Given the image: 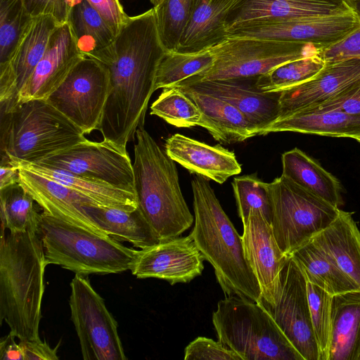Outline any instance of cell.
Segmentation results:
<instances>
[{
  "mask_svg": "<svg viewBox=\"0 0 360 360\" xmlns=\"http://www.w3.org/2000/svg\"><path fill=\"white\" fill-rule=\"evenodd\" d=\"M83 57L68 24L59 25L52 33L42 58L20 90L16 103L46 100Z\"/></svg>",
  "mask_w": 360,
  "mask_h": 360,
  "instance_id": "obj_21",
  "label": "cell"
},
{
  "mask_svg": "<svg viewBox=\"0 0 360 360\" xmlns=\"http://www.w3.org/2000/svg\"><path fill=\"white\" fill-rule=\"evenodd\" d=\"M356 9L343 0H238L229 11L226 27L228 33L247 22L298 20Z\"/></svg>",
  "mask_w": 360,
  "mask_h": 360,
  "instance_id": "obj_17",
  "label": "cell"
},
{
  "mask_svg": "<svg viewBox=\"0 0 360 360\" xmlns=\"http://www.w3.org/2000/svg\"><path fill=\"white\" fill-rule=\"evenodd\" d=\"M359 79L360 58L326 63L311 79L281 91L279 118L316 108Z\"/></svg>",
  "mask_w": 360,
  "mask_h": 360,
  "instance_id": "obj_20",
  "label": "cell"
},
{
  "mask_svg": "<svg viewBox=\"0 0 360 360\" xmlns=\"http://www.w3.org/2000/svg\"><path fill=\"white\" fill-rule=\"evenodd\" d=\"M360 28V12L281 22H252L236 26L228 37H252L302 43L319 50L332 46Z\"/></svg>",
  "mask_w": 360,
  "mask_h": 360,
  "instance_id": "obj_14",
  "label": "cell"
},
{
  "mask_svg": "<svg viewBox=\"0 0 360 360\" xmlns=\"http://www.w3.org/2000/svg\"><path fill=\"white\" fill-rule=\"evenodd\" d=\"M11 162L18 167L34 172L82 194L100 205L117 207L127 211H132L138 207L134 192L112 186L62 169L22 161L11 160Z\"/></svg>",
  "mask_w": 360,
  "mask_h": 360,
  "instance_id": "obj_29",
  "label": "cell"
},
{
  "mask_svg": "<svg viewBox=\"0 0 360 360\" xmlns=\"http://www.w3.org/2000/svg\"><path fill=\"white\" fill-rule=\"evenodd\" d=\"M212 323L219 341L243 360H304L260 302L226 296L218 302Z\"/></svg>",
  "mask_w": 360,
  "mask_h": 360,
  "instance_id": "obj_7",
  "label": "cell"
},
{
  "mask_svg": "<svg viewBox=\"0 0 360 360\" xmlns=\"http://www.w3.org/2000/svg\"><path fill=\"white\" fill-rule=\"evenodd\" d=\"M115 35L128 18L119 0H86Z\"/></svg>",
  "mask_w": 360,
  "mask_h": 360,
  "instance_id": "obj_46",
  "label": "cell"
},
{
  "mask_svg": "<svg viewBox=\"0 0 360 360\" xmlns=\"http://www.w3.org/2000/svg\"><path fill=\"white\" fill-rule=\"evenodd\" d=\"M37 233L47 264L75 274H117L131 270L138 250L110 236H101L67 221L41 213Z\"/></svg>",
  "mask_w": 360,
  "mask_h": 360,
  "instance_id": "obj_6",
  "label": "cell"
},
{
  "mask_svg": "<svg viewBox=\"0 0 360 360\" xmlns=\"http://www.w3.org/2000/svg\"><path fill=\"white\" fill-rule=\"evenodd\" d=\"M313 238L360 288V231L352 213L340 209L334 221Z\"/></svg>",
  "mask_w": 360,
  "mask_h": 360,
  "instance_id": "obj_28",
  "label": "cell"
},
{
  "mask_svg": "<svg viewBox=\"0 0 360 360\" xmlns=\"http://www.w3.org/2000/svg\"><path fill=\"white\" fill-rule=\"evenodd\" d=\"M150 114L178 128L198 126L201 119L196 104L177 86L163 89L152 103Z\"/></svg>",
  "mask_w": 360,
  "mask_h": 360,
  "instance_id": "obj_39",
  "label": "cell"
},
{
  "mask_svg": "<svg viewBox=\"0 0 360 360\" xmlns=\"http://www.w3.org/2000/svg\"><path fill=\"white\" fill-rule=\"evenodd\" d=\"M282 174L295 184L339 208L342 188L339 180L297 148L281 155Z\"/></svg>",
  "mask_w": 360,
  "mask_h": 360,
  "instance_id": "obj_31",
  "label": "cell"
},
{
  "mask_svg": "<svg viewBox=\"0 0 360 360\" xmlns=\"http://www.w3.org/2000/svg\"><path fill=\"white\" fill-rule=\"evenodd\" d=\"M325 65L319 51L275 68L258 77L256 84L264 92L282 91L311 79Z\"/></svg>",
  "mask_w": 360,
  "mask_h": 360,
  "instance_id": "obj_36",
  "label": "cell"
},
{
  "mask_svg": "<svg viewBox=\"0 0 360 360\" xmlns=\"http://www.w3.org/2000/svg\"><path fill=\"white\" fill-rule=\"evenodd\" d=\"M330 110H340L350 114L360 115V79L316 108L299 112Z\"/></svg>",
  "mask_w": 360,
  "mask_h": 360,
  "instance_id": "obj_43",
  "label": "cell"
},
{
  "mask_svg": "<svg viewBox=\"0 0 360 360\" xmlns=\"http://www.w3.org/2000/svg\"><path fill=\"white\" fill-rule=\"evenodd\" d=\"M58 25L51 15L34 18L11 60L0 68V108L16 103L20 90L42 58L50 37Z\"/></svg>",
  "mask_w": 360,
  "mask_h": 360,
  "instance_id": "obj_19",
  "label": "cell"
},
{
  "mask_svg": "<svg viewBox=\"0 0 360 360\" xmlns=\"http://www.w3.org/2000/svg\"><path fill=\"white\" fill-rule=\"evenodd\" d=\"M15 336L9 333L0 341V359L24 360V354L20 343H16Z\"/></svg>",
  "mask_w": 360,
  "mask_h": 360,
  "instance_id": "obj_48",
  "label": "cell"
},
{
  "mask_svg": "<svg viewBox=\"0 0 360 360\" xmlns=\"http://www.w3.org/2000/svg\"><path fill=\"white\" fill-rule=\"evenodd\" d=\"M214 61V55L211 49L193 53L167 51L158 66L155 90L176 86L209 69Z\"/></svg>",
  "mask_w": 360,
  "mask_h": 360,
  "instance_id": "obj_35",
  "label": "cell"
},
{
  "mask_svg": "<svg viewBox=\"0 0 360 360\" xmlns=\"http://www.w3.org/2000/svg\"><path fill=\"white\" fill-rule=\"evenodd\" d=\"M238 0H200L176 51L193 53L208 50L228 38L226 20Z\"/></svg>",
  "mask_w": 360,
  "mask_h": 360,
  "instance_id": "obj_25",
  "label": "cell"
},
{
  "mask_svg": "<svg viewBox=\"0 0 360 360\" xmlns=\"http://www.w3.org/2000/svg\"><path fill=\"white\" fill-rule=\"evenodd\" d=\"M185 360H243L234 351L220 341L206 337H198L184 349Z\"/></svg>",
  "mask_w": 360,
  "mask_h": 360,
  "instance_id": "obj_42",
  "label": "cell"
},
{
  "mask_svg": "<svg viewBox=\"0 0 360 360\" xmlns=\"http://www.w3.org/2000/svg\"><path fill=\"white\" fill-rule=\"evenodd\" d=\"M19 174L20 184L43 212L97 234L108 236L83 209L84 205H100L97 202L28 169L19 167Z\"/></svg>",
  "mask_w": 360,
  "mask_h": 360,
  "instance_id": "obj_22",
  "label": "cell"
},
{
  "mask_svg": "<svg viewBox=\"0 0 360 360\" xmlns=\"http://www.w3.org/2000/svg\"><path fill=\"white\" fill-rule=\"evenodd\" d=\"M34 202L20 183L0 188L1 227L13 233L37 231L41 213Z\"/></svg>",
  "mask_w": 360,
  "mask_h": 360,
  "instance_id": "obj_34",
  "label": "cell"
},
{
  "mask_svg": "<svg viewBox=\"0 0 360 360\" xmlns=\"http://www.w3.org/2000/svg\"><path fill=\"white\" fill-rule=\"evenodd\" d=\"M33 20L25 0H0V68L11 60Z\"/></svg>",
  "mask_w": 360,
  "mask_h": 360,
  "instance_id": "obj_38",
  "label": "cell"
},
{
  "mask_svg": "<svg viewBox=\"0 0 360 360\" xmlns=\"http://www.w3.org/2000/svg\"><path fill=\"white\" fill-rule=\"evenodd\" d=\"M109 91L106 66L83 57L46 100L88 134L99 130Z\"/></svg>",
  "mask_w": 360,
  "mask_h": 360,
  "instance_id": "obj_10",
  "label": "cell"
},
{
  "mask_svg": "<svg viewBox=\"0 0 360 360\" xmlns=\"http://www.w3.org/2000/svg\"><path fill=\"white\" fill-rule=\"evenodd\" d=\"M343 1H345L348 2L349 4H351L355 6L354 0H343Z\"/></svg>",
  "mask_w": 360,
  "mask_h": 360,
  "instance_id": "obj_51",
  "label": "cell"
},
{
  "mask_svg": "<svg viewBox=\"0 0 360 360\" xmlns=\"http://www.w3.org/2000/svg\"><path fill=\"white\" fill-rule=\"evenodd\" d=\"M305 275L290 255L281 272V289L274 306L260 301L280 329L303 357L319 360L313 330Z\"/></svg>",
  "mask_w": 360,
  "mask_h": 360,
  "instance_id": "obj_13",
  "label": "cell"
},
{
  "mask_svg": "<svg viewBox=\"0 0 360 360\" xmlns=\"http://www.w3.org/2000/svg\"><path fill=\"white\" fill-rule=\"evenodd\" d=\"M320 54L325 63L360 58V28L333 46L320 50Z\"/></svg>",
  "mask_w": 360,
  "mask_h": 360,
  "instance_id": "obj_45",
  "label": "cell"
},
{
  "mask_svg": "<svg viewBox=\"0 0 360 360\" xmlns=\"http://www.w3.org/2000/svg\"><path fill=\"white\" fill-rule=\"evenodd\" d=\"M200 0H162L154 6L161 42L167 51H175Z\"/></svg>",
  "mask_w": 360,
  "mask_h": 360,
  "instance_id": "obj_37",
  "label": "cell"
},
{
  "mask_svg": "<svg viewBox=\"0 0 360 360\" xmlns=\"http://www.w3.org/2000/svg\"><path fill=\"white\" fill-rule=\"evenodd\" d=\"M290 255L300 266L308 281L330 295L360 290L313 238Z\"/></svg>",
  "mask_w": 360,
  "mask_h": 360,
  "instance_id": "obj_33",
  "label": "cell"
},
{
  "mask_svg": "<svg viewBox=\"0 0 360 360\" xmlns=\"http://www.w3.org/2000/svg\"><path fill=\"white\" fill-rule=\"evenodd\" d=\"M356 141L360 143V138L356 139Z\"/></svg>",
  "mask_w": 360,
  "mask_h": 360,
  "instance_id": "obj_52",
  "label": "cell"
},
{
  "mask_svg": "<svg viewBox=\"0 0 360 360\" xmlns=\"http://www.w3.org/2000/svg\"><path fill=\"white\" fill-rule=\"evenodd\" d=\"M271 207V226L283 253L295 250L327 228L340 208L281 175L267 183Z\"/></svg>",
  "mask_w": 360,
  "mask_h": 360,
  "instance_id": "obj_8",
  "label": "cell"
},
{
  "mask_svg": "<svg viewBox=\"0 0 360 360\" xmlns=\"http://www.w3.org/2000/svg\"><path fill=\"white\" fill-rule=\"evenodd\" d=\"M75 0H25L28 13L33 17L52 16L59 25L67 22Z\"/></svg>",
  "mask_w": 360,
  "mask_h": 360,
  "instance_id": "obj_44",
  "label": "cell"
},
{
  "mask_svg": "<svg viewBox=\"0 0 360 360\" xmlns=\"http://www.w3.org/2000/svg\"><path fill=\"white\" fill-rule=\"evenodd\" d=\"M71 320L84 360H126L117 323L103 299L84 275L75 274L70 283Z\"/></svg>",
  "mask_w": 360,
  "mask_h": 360,
  "instance_id": "obj_11",
  "label": "cell"
},
{
  "mask_svg": "<svg viewBox=\"0 0 360 360\" xmlns=\"http://www.w3.org/2000/svg\"><path fill=\"white\" fill-rule=\"evenodd\" d=\"M194 226L191 232L205 260L211 264L227 296L260 302L261 290L248 264L242 237L224 211L209 179L195 174L191 180Z\"/></svg>",
  "mask_w": 360,
  "mask_h": 360,
  "instance_id": "obj_3",
  "label": "cell"
},
{
  "mask_svg": "<svg viewBox=\"0 0 360 360\" xmlns=\"http://www.w3.org/2000/svg\"><path fill=\"white\" fill-rule=\"evenodd\" d=\"M0 188L19 183V167L13 165L8 156L1 154Z\"/></svg>",
  "mask_w": 360,
  "mask_h": 360,
  "instance_id": "obj_49",
  "label": "cell"
},
{
  "mask_svg": "<svg viewBox=\"0 0 360 360\" xmlns=\"http://www.w3.org/2000/svg\"><path fill=\"white\" fill-rule=\"evenodd\" d=\"M165 150L171 159L191 173L219 184L241 172L234 152L219 145L212 146L180 134H173L166 139Z\"/></svg>",
  "mask_w": 360,
  "mask_h": 360,
  "instance_id": "obj_23",
  "label": "cell"
},
{
  "mask_svg": "<svg viewBox=\"0 0 360 360\" xmlns=\"http://www.w3.org/2000/svg\"><path fill=\"white\" fill-rule=\"evenodd\" d=\"M24 354V360H58L57 347L52 349L46 341L39 339L20 341Z\"/></svg>",
  "mask_w": 360,
  "mask_h": 360,
  "instance_id": "obj_47",
  "label": "cell"
},
{
  "mask_svg": "<svg viewBox=\"0 0 360 360\" xmlns=\"http://www.w3.org/2000/svg\"><path fill=\"white\" fill-rule=\"evenodd\" d=\"M166 52L153 8L129 16L110 52L100 60L109 72L110 91L98 131L103 139L124 151L138 127L144 125L158 66Z\"/></svg>",
  "mask_w": 360,
  "mask_h": 360,
  "instance_id": "obj_1",
  "label": "cell"
},
{
  "mask_svg": "<svg viewBox=\"0 0 360 360\" xmlns=\"http://www.w3.org/2000/svg\"><path fill=\"white\" fill-rule=\"evenodd\" d=\"M196 104L201 112L198 126L205 128L217 141L231 143L257 136L255 127L231 104L188 86H179Z\"/></svg>",
  "mask_w": 360,
  "mask_h": 360,
  "instance_id": "obj_24",
  "label": "cell"
},
{
  "mask_svg": "<svg viewBox=\"0 0 360 360\" xmlns=\"http://www.w3.org/2000/svg\"><path fill=\"white\" fill-rule=\"evenodd\" d=\"M1 227L0 322L20 341L39 339L44 272L48 265L36 231L10 232Z\"/></svg>",
  "mask_w": 360,
  "mask_h": 360,
  "instance_id": "obj_2",
  "label": "cell"
},
{
  "mask_svg": "<svg viewBox=\"0 0 360 360\" xmlns=\"http://www.w3.org/2000/svg\"><path fill=\"white\" fill-rule=\"evenodd\" d=\"M36 164L68 170L135 193L133 164L127 151L105 139H86Z\"/></svg>",
  "mask_w": 360,
  "mask_h": 360,
  "instance_id": "obj_12",
  "label": "cell"
},
{
  "mask_svg": "<svg viewBox=\"0 0 360 360\" xmlns=\"http://www.w3.org/2000/svg\"><path fill=\"white\" fill-rule=\"evenodd\" d=\"M360 290L333 295L328 360H359Z\"/></svg>",
  "mask_w": 360,
  "mask_h": 360,
  "instance_id": "obj_26",
  "label": "cell"
},
{
  "mask_svg": "<svg viewBox=\"0 0 360 360\" xmlns=\"http://www.w3.org/2000/svg\"><path fill=\"white\" fill-rule=\"evenodd\" d=\"M67 23L83 56L100 61L110 52L116 35L86 0L74 1Z\"/></svg>",
  "mask_w": 360,
  "mask_h": 360,
  "instance_id": "obj_32",
  "label": "cell"
},
{
  "mask_svg": "<svg viewBox=\"0 0 360 360\" xmlns=\"http://www.w3.org/2000/svg\"><path fill=\"white\" fill-rule=\"evenodd\" d=\"M244 254L261 290V301L274 306L281 289V272L288 255L279 248L271 226L259 210L243 222Z\"/></svg>",
  "mask_w": 360,
  "mask_h": 360,
  "instance_id": "obj_15",
  "label": "cell"
},
{
  "mask_svg": "<svg viewBox=\"0 0 360 360\" xmlns=\"http://www.w3.org/2000/svg\"><path fill=\"white\" fill-rule=\"evenodd\" d=\"M210 49L214 55L212 65L177 86L207 80L258 77L283 63L320 51L302 43L229 37Z\"/></svg>",
  "mask_w": 360,
  "mask_h": 360,
  "instance_id": "obj_9",
  "label": "cell"
},
{
  "mask_svg": "<svg viewBox=\"0 0 360 360\" xmlns=\"http://www.w3.org/2000/svg\"><path fill=\"white\" fill-rule=\"evenodd\" d=\"M257 77L207 80L179 86H190L231 104L255 127L258 136L279 118L281 91H262L257 86Z\"/></svg>",
  "mask_w": 360,
  "mask_h": 360,
  "instance_id": "obj_18",
  "label": "cell"
},
{
  "mask_svg": "<svg viewBox=\"0 0 360 360\" xmlns=\"http://www.w3.org/2000/svg\"><path fill=\"white\" fill-rule=\"evenodd\" d=\"M87 215L103 231L118 241H127L143 249L160 242L156 232L137 207L132 211L101 206L84 205Z\"/></svg>",
  "mask_w": 360,
  "mask_h": 360,
  "instance_id": "obj_30",
  "label": "cell"
},
{
  "mask_svg": "<svg viewBox=\"0 0 360 360\" xmlns=\"http://www.w3.org/2000/svg\"><path fill=\"white\" fill-rule=\"evenodd\" d=\"M0 110L1 154L11 161L36 163L87 139L80 128L45 99Z\"/></svg>",
  "mask_w": 360,
  "mask_h": 360,
  "instance_id": "obj_5",
  "label": "cell"
},
{
  "mask_svg": "<svg viewBox=\"0 0 360 360\" xmlns=\"http://www.w3.org/2000/svg\"><path fill=\"white\" fill-rule=\"evenodd\" d=\"M162 0H150V1L151 2V4L154 6H158Z\"/></svg>",
  "mask_w": 360,
  "mask_h": 360,
  "instance_id": "obj_50",
  "label": "cell"
},
{
  "mask_svg": "<svg viewBox=\"0 0 360 360\" xmlns=\"http://www.w3.org/2000/svg\"><path fill=\"white\" fill-rule=\"evenodd\" d=\"M204 260L189 234L138 250L131 271L138 278H160L170 285L186 283L201 275Z\"/></svg>",
  "mask_w": 360,
  "mask_h": 360,
  "instance_id": "obj_16",
  "label": "cell"
},
{
  "mask_svg": "<svg viewBox=\"0 0 360 360\" xmlns=\"http://www.w3.org/2000/svg\"><path fill=\"white\" fill-rule=\"evenodd\" d=\"M292 131L321 136L360 138V115L340 110L297 112L276 120L259 135Z\"/></svg>",
  "mask_w": 360,
  "mask_h": 360,
  "instance_id": "obj_27",
  "label": "cell"
},
{
  "mask_svg": "<svg viewBox=\"0 0 360 360\" xmlns=\"http://www.w3.org/2000/svg\"><path fill=\"white\" fill-rule=\"evenodd\" d=\"M231 184L242 222L247 219L252 210H259L271 224V207L267 183L254 173L236 176Z\"/></svg>",
  "mask_w": 360,
  "mask_h": 360,
  "instance_id": "obj_40",
  "label": "cell"
},
{
  "mask_svg": "<svg viewBox=\"0 0 360 360\" xmlns=\"http://www.w3.org/2000/svg\"><path fill=\"white\" fill-rule=\"evenodd\" d=\"M307 288L312 327L319 348V360H328L333 295L308 281Z\"/></svg>",
  "mask_w": 360,
  "mask_h": 360,
  "instance_id": "obj_41",
  "label": "cell"
},
{
  "mask_svg": "<svg viewBox=\"0 0 360 360\" xmlns=\"http://www.w3.org/2000/svg\"><path fill=\"white\" fill-rule=\"evenodd\" d=\"M136 139L133 169L138 207L160 241L179 237L194 217L183 196L175 162L144 125L138 127Z\"/></svg>",
  "mask_w": 360,
  "mask_h": 360,
  "instance_id": "obj_4",
  "label": "cell"
},
{
  "mask_svg": "<svg viewBox=\"0 0 360 360\" xmlns=\"http://www.w3.org/2000/svg\"><path fill=\"white\" fill-rule=\"evenodd\" d=\"M359 360H360V356H359Z\"/></svg>",
  "mask_w": 360,
  "mask_h": 360,
  "instance_id": "obj_53",
  "label": "cell"
}]
</instances>
